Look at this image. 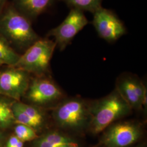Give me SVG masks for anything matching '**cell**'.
Listing matches in <instances>:
<instances>
[{
    "label": "cell",
    "mask_w": 147,
    "mask_h": 147,
    "mask_svg": "<svg viewBox=\"0 0 147 147\" xmlns=\"http://www.w3.org/2000/svg\"><path fill=\"white\" fill-rule=\"evenodd\" d=\"M93 14L92 24L95 30L106 42H115L126 34V27L114 11L101 7Z\"/></svg>",
    "instance_id": "52a82bcc"
},
{
    "label": "cell",
    "mask_w": 147,
    "mask_h": 147,
    "mask_svg": "<svg viewBox=\"0 0 147 147\" xmlns=\"http://www.w3.org/2000/svg\"><path fill=\"white\" fill-rule=\"evenodd\" d=\"M20 56V55L16 53L7 40L0 35V60L5 65L14 67Z\"/></svg>",
    "instance_id": "9a60e30c"
},
{
    "label": "cell",
    "mask_w": 147,
    "mask_h": 147,
    "mask_svg": "<svg viewBox=\"0 0 147 147\" xmlns=\"http://www.w3.org/2000/svg\"><path fill=\"white\" fill-rule=\"evenodd\" d=\"M13 102L0 95V129L9 128L16 123L12 110Z\"/></svg>",
    "instance_id": "5bb4252c"
},
{
    "label": "cell",
    "mask_w": 147,
    "mask_h": 147,
    "mask_svg": "<svg viewBox=\"0 0 147 147\" xmlns=\"http://www.w3.org/2000/svg\"><path fill=\"white\" fill-rule=\"evenodd\" d=\"M14 132L15 136L23 142L34 141L39 137L32 127L19 123L15 126Z\"/></svg>",
    "instance_id": "e0dca14e"
},
{
    "label": "cell",
    "mask_w": 147,
    "mask_h": 147,
    "mask_svg": "<svg viewBox=\"0 0 147 147\" xmlns=\"http://www.w3.org/2000/svg\"><path fill=\"white\" fill-rule=\"evenodd\" d=\"M146 147V146H145V144H138V145H137L136 146H135V147Z\"/></svg>",
    "instance_id": "44dd1931"
},
{
    "label": "cell",
    "mask_w": 147,
    "mask_h": 147,
    "mask_svg": "<svg viewBox=\"0 0 147 147\" xmlns=\"http://www.w3.org/2000/svg\"><path fill=\"white\" fill-rule=\"evenodd\" d=\"M53 115L57 125L64 130L79 132L89 127L90 107L83 100H65L56 107Z\"/></svg>",
    "instance_id": "3957f363"
},
{
    "label": "cell",
    "mask_w": 147,
    "mask_h": 147,
    "mask_svg": "<svg viewBox=\"0 0 147 147\" xmlns=\"http://www.w3.org/2000/svg\"><path fill=\"white\" fill-rule=\"evenodd\" d=\"M57 0H13L14 7L32 21L48 10Z\"/></svg>",
    "instance_id": "8fae6325"
},
{
    "label": "cell",
    "mask_w": 147,
    "mask_h": 147,
    "mask_svg": "<svg viewBox=\"0 0 147 147\" xmlns=\"http://www.w3.org/2000/svg\"><path fill=\"white\" fill-rule=\"evenodd\" d=\"M143 135L142 127L135 123L124 121L112 124L102 135L101 144L104 147H129Z\"/></svg>",
    "instance_id": "5b68a950"
},
{
    "label": "cell",
    "mask_w": 147,
    "mask_h": 147,
    "mask_svg": "<svg viewBox=\"0 0 147 147\" xmlns=\"http://www.w3.org/2000/svg\"><path fill=\"white\" fill-rule=\"evenodd\" d=\"M70 9L89 11L93 14L100 8L102 0H62Z\"/></svg>",
    "instance_id": "2e32d148"
},
{
    "label": "cell",
    "mask_w": 147,
    "mask_h": 147,
    "mask_svg": "<svg viewBox=\"0 0 147 147\" xmlns=\"http://www.w3.org/2000/svg\"><path fill=\"white\" fill-rule=\"evenodd\" d=\"M117 90L131 109H142V105L137 94L133 79H124L119 84Z\"/></svg>",
    "instance_id": "4fadbf2b"
},
{
    "label": "cell",
    "mask_w": 147,
    "mask_h": 147,
    "mask_svg": "<svg viewBox=\"0 0 147 147\" xmlns=\"http://www.w3.org/2000/svg\"><path fill=\"white\" fill-rule=\"evenodd\" d=\"M2 137H3L2 134V132H1L0 131V146H1V141H2Z\"/></svg>",
    "instance_id": "ffe728a7"
},
{
    "label": "cell",
    "mask_w": 147,
    "mask_h": 147,
    "mask_svg": "<svg viewBox=\"0 0 147 147\" xmlns=\"http://www.w3.org/2000/svg\"><path fill=\"white\" fill-rule=\"evenodd\" d=\"M7 3V0H0V12L4 8Z\"/></svg>",
    "instance_id": "d6986e66"
},
{
    "label": "cell",
    "mask_w": 147,
    "mask_h": 147,
    "mask_svg": "<svg viewBox=\"0 0 147 147\" xmlns=\"http://www.w3.org/2000/svg\"><path fill=\"white\" fill-rule=\"evenodd\" d=\"M12 110L16 123L30 126L36 131L40 130L46 123L45 117L37 106L14 101Z\"/></svg>",
    "instance_id": "30bf717a"
},
{
    "label": "cell",
    "mask_w": 147,
    "mask_h": 147,
    "mask_svg": "<svg viewBox=\"0 0 147 147\" xmlns=\"http://www.w3.org/2000/svg\"><path fill=\"white\" fill-rule=\"evenodd\" d=\"M33 145L34 147H80L75 140L57 131L48 132L38 137Z\"/></svg>",
    "instance_id": "7c38bea8"
},
{
    "label": "cell",
    "mask_w": 147,
    "mask_h": 147,
    "mask_svg": "<svg viewBox=\"0 0 147 147\" xmlns=\"http://www.w3.org/2000/svg\"><path fill=\"white\" fill-rule=\"evenodd\" d=\"M0 35L11 47L25 50L40 39L31 21L8 3L0 12Z\"/></svg>",
    "instance_id": "6da1fadb"
},
{
    "label": "cell",
    "mask_w": 147,
    "mask_h": 147,
    "mask_svg": "<svg viewBox=\"0 0 147 147\" xmlns=\"http://www.w3.org/2000/svg\"><path fill=\"white\" fill-rule=\"evenodd\" d=\"M89 24V21L82 11L70 9L68 15L63 22L49 31L47 36L53 37L56 47L64 50L70 44L76 35Z\"/></svg>",
    "instance_id": "8992f818"
},
{
    "label": "cell",
    "mask_w": 147,
    "mask_h": 147,
    "mask_svg": "<svg viewBox=\"0 0 147 147\" xmlns=\"http://www.w3.org/2000/svg\"><path fill=\"white\" fill-rule=\"evenodd\" d=\"M56 47L53 40L40 38L20 55L14 67L38 76L43 75L49 71Z\"/></svg>",
    "instance_id": "277c9868"
},
{
    "label": "cell",
    "mask_w": 147,
    "mask_h": 147,
    "mask_svg": "<svg viewBox=\"0 0 147 147\" xmlns=\"http://www.w3.org/2000/svg\"><path fill=\"white\" fill-rule=\"evenodd\" d=\"M34 105L42 106L53 103L62 98V93L53 82L47 79H36L30 82L24 95Z\"/></svg>",
    "instance_id": "9c48e42d"
},
{
    "label": "cell",
    "mask_w": 147,
    "mask_h": 147,
    "mask_svg": "<svg viewBox=\"0 0 147 147\" xmlns=\"http://www.w3.org/2000/svg\"><path fill=\"white\" fill-rule=\"evenodd\" d=\"M131 110L117 89L90 107L88 128L94 134H100L115 121L129 115Z\"/></svg>",
    "instance_id": "7a4b0ae2"
},
{
    "label": "cell",
    "mask_w": 147,
    "mask_h": 147,
    "mask_svg": "<svg viewBox=\"0 0 147 147\" xmlns=\"http://www.w3.org/2000/svg\"><path fill=\"white\" fill-rule=\"evenodd\" d=\"M30 74L14 67L0 72V95L20 101L30 84Z\"/></svg>",
    "instance_id": "ba28073f"
},
{
    "label": "cell",
    "mask_w": 147,
    "mask_h": 147,
    "mask_svg": "<svg viewBox=\"0 0 147 147\" xmlns=\"http://www.w3.org/2000/svg\"><path fill=\"white\" fill-rule=\"evenodd\" d=\"M5 64V63H3L2 61H1V60H0V67H1V66H2L3 65H4Z\"/></svg>",
    "instance_id": "7402d4cb"
},
{
    "label": "cell",
    "mask_w": 147,
    "mask_h": 147,
    "mask_svg": "<svg viewBox=\"0 0 147 147\" xmlns=\"http://www.w3.org/2000/svg\"><path fill=\"white\" fill-rule=\"evenodd\" d=\"M5 147H24V142L14 136H11L6 143Z\"/></svg>",
    "instance_id": "ac0fdd59"
}]
</instances>
